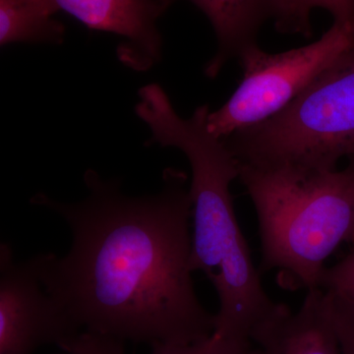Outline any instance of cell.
Instances as JSON below:
<instances>
[{"label":"cell","mask_w":354,"mask_h":354,"mask_svg":"<svg viewBox=\"0 0 354 354\" xmlns=\"http://www.w3.org/2000/svg\"><path fill=\"white\" fill-rule=\"evenodd\" d=\"M88 195L64 203L39 193L32 204L53 209L72 234L64 257L32 258L39 279L72 323L124 342L186 346L215 330L190 268L192 200L187 176L165 169L157 194L130 197L118 180L84 174Z\"/></svg>","instance_id":"cell-1"},{"label":"cell","mask_w":354,"mask_h":354,"mask_svg":"<svg viewBox=\"0 0 354 354\" xmlns=\"http://www.w3.org/2000/svg\"><path fill=\"white\" fill-rule=\"evenodd\" d=\"M138 97L135 113L152 133L146 145L178 149L190 164V268L204 272L218 295L214 333L251 339L254 330L286 304L274 301L266 291L237 221L230 184L239 178V160L223 139L209 131L208 104L183 118L157 83L140 88Z\"/></svg>","instance_id":"cell-2"},{"label":"cell","mask_w":354,"mask_h":354,"mask_svg":"<svg viewBox=\"0 0 354 354\" xmlns=\"http://www.w3.org/2000/svg\"><path fill=\"white\" fill-rule=\"evenodd\" d=\"M239 179L257 215L260 272L276 271L286 290L319 288L328 258L354 243V162L342 171L239 164Z\"/></svg>","instance_id":"cell-3"},{"label":"cell","mask_w":354,"mask_h":354,"mask_svg":"<svg viewBox=\"0 0 354 354\" xmlns=\"http://www.w3.org/2000/svg\"><path fill=\"white\" fill-rule=\"evenodd\" d=\"M239 164L333 171L354 162V46L276 115L223 139Z\"/></svg>","instance_id":"cell-4"},{"label":"cell","mask_w":354,"mask_h":354,"mask_svg":"<svg viewBox=\"0 0 354 354\" xmlns=\"http://www.w3.org/2000/svg\"><path fill=\"white\" fill-rule=\"evenodd\" d=\"M354 46V22H334L318 41L269 53L257 44L239 53L243 78L228 101L209 111L207 127L225 139L283 111L330 64Z\"/></svg>","instance_id":"cell-5"},{"label":"cell","mask_w":354,"mask_h":354,"mask_svg":"<svg viewBox=\"0 0 354 354\" xmlns=\"http://www.w3.org/2000/svg\"><path fill=\"white\" fill-rule=\"evenodd\" d=\"M80 330L44 288L32 260L16 263L0 246V354H32L39 346L62 348Z\"/></svg>","instance_id":"cell-6"},{"label":"cell","mask_w":354,"mask_h":354,"mask_svg":"<svg viewBox=\"0 0 354 354\" xmlns=\"http://www.w3.org/2000/svg\"><path fill=\"white\" fill-rule=\"evenodd\" d=\"M88 29L113 32L124 39L118 59L137 72L148 71L162 55L158 20L176 0H50Z\"/></svg>","instance_id":"cell-7"},{"label":"cell","mask_w":354,"mask_h":354,"mask_svg":"<svg viewBox=\"0 0 354 354\" xmlns=\"http://www.w3.org/2000/svg\"><path fill=\"white\" fill-rule=\"evenodd\" d=\"M251 339L263 354H342L333 319L332 293L311 288L297 313L286 305Z\"/></svg>","instance_id":"cell-8"},{"label":"cell","mask_w":354,"mask_h":354,"mask_svg":"<svg viewBox=\"0 0 354 354\" xmlns=\"http://www.w3.org/2000/svg\"><path fill=\"white\" fill-rule=\"evenodd\" d=\"M208 18L218 41V50L206 64L205 74L215 78L228 60L239 57L256 44L261 26L269 19V0H189Z\"/></svg>","instance_id":"cell-9"},{"label":"cell","mask_w":354,"mask_h":354,"mask_svg":"<svg viewBox=\"0 0 354 354\" xmlns=\"http://www.w3.org/2000/svg\"><path fill=\"white\" fill-rule=\"evenodd\" d=\"M50 0H0V44H62L65 27Z\"/></svg>","instance_id":"cell-10"},{"label":"cell","mask_w":354,"mask_h":354,"mask_svg":"<svg viewBox=\"0 0 354 354\" xmlns=\"http://www.w3.org/2000/svg\"><path fill=\"white\" fill-rule=\"evenodd\" d=\"M329 11L334 22H354V0H269L270 18L281 34H313L311 13L314 9Z\"/></svg>","instance_id":"cell-11"},{"label":"cell","mask_w":354,"mask_h":354,"mask_svg":"<svg viewBox=\"0 0 354 354\" xmlns=\"http://www.w3.org/2000/svg\"><path fill=\"white\" fill-rule=\"evenodd\" d=\"M153 354H263L251 339H234L213 333L207 339L186 346H157Z\"/></svg>","instance_id":"cell-12"},{"label":"cell","mask_w":354,"mask_h":354,"mask_svg":"<svg viewBox=\"0 0 354 354\" xmlns=\"http://www.w3.org/2000/svg\"><path fill=\"white\" fill-rule=\"evenodd\" d=\"M319 288L354 304V247L344 259L326 268Z\"/></svg>","instance_id":"cell-13"},{"label":"cell","mask_w":354,"mask_h":354,"mask_svg":"<svg viewBox=\"0 0 354 354\" xmlns=\"http://www.w3.org/2000/svg\"><path fill=\"white\" fill-rule=\"evenodd\" d=\"M70 354H124L123 342L94 333H79L62 346Z\"/></svg>","instance_id":"cell-14"},{"label":"cell","mask_w":354,"mask_h":354,"mask_svg":"<svg viewBox=\"0 0 354 354\" xmlns=\"http://www.w3.org/2000/svg\"><path fill=\"white\" fill-rule=\"evenodd\" d=\"M332 300L333 319L341 353L354 354V304L334 293H332Z\"/></svg>","instance_id":"cell-15"}]
</instances>
